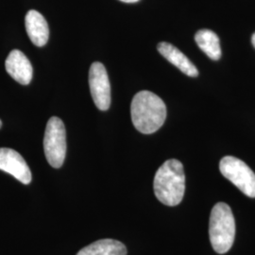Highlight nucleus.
Returning <instances> with one entry per match:
<instances>
[{
	"mask_svg": "<svg viewBox=\"0 0 255 255\" xmlns=\"http://www.w3.org/2000/svg\"><path fill=\"white\" fill-rule=\"evenodd\" d=\"M130 115L138 131L151 134L163 126L166 119V107L163 100L152 92L141 91L132 99Z\"/></svg>",
	"mask_w": 255,
	"mask_h": 255,
	"instance_id": "1",
	"label": "nucleus"
},
{
	"mask_svg": "<svg viewBox=\"0 0 255 255\" xmlns=\"http://www.w3.org/2000/svg\"><path fill=\"white\" fill-rule=\"evenodd\" d=\"M153 188L156 198L164 205L180 204L185 191V175L182 163L176 159L165 161L155 174Z\"/></svg>",
	"mask_w": 255,
	"mask_h": 255,
	"instance_id": "2",
	"label": "nucleus"
},
{
	"mask_svg": "<svg viewBox=\"0 0 255 255\" xmlns=\"http://www.w3.org/2000/svg\"><path fill=\"white\" fill-rule=\"evenodd\" d=\"M210 241L215 252L224 255L233 246L236 237V222L228 204L218 202L211 212Z\"/></svg>",
	"mask_w": 255,
	"mask_h": 255,
	"instance_id": "3",
	"label": "nucleus"
},
{
	"mask_svg": "<svg viewBox=\"0 0 255 255\" xmlns=\"http://www.w3.org/2000/svg\"><path fill=\"white\" fill-rule=\"evenodd\" d=\"M44 150L48 164L60 168L66 155V132L62 119L53 117L46 124L44 137Z\"/></svg>",
	"mask_w": 255,
	"mask_h": 255,
	"instance_id": "4",
	"label": "nucleus"
},
{
	"mask_svg": "<svg viewBox=\"0 0 255 255\" xmlns=\"http://www.w3.org/2000/svg\"><path fill=\"white\" fill-rule=\"evenodd\" d=\"M221 174L250 198H255V174L240 159L226 156L219 164Z\"/></svg>",
	"mask_w": 255,
	"mask_h": 255,
	"instance_id": "5",
	"label": "nucleus"
},
{
	"mask_svg": "<svg viewBox=\"0 0 255 255\" xmlns=\"http://www.w3.org/2000/svg\"><path fill=\"white\" fill-rule=\"evenodd\" d=\"M89 86L94 103L101 111L111 105V85L106 68L101 63L92 64L89 70Z\"/></svg>",
	"mask_w": 255,
	"mask_h": 255,
	"instance_id": "6",
	"label": "nucleus"
},
{
	"mask_svg": "<svg viewBox=\"0 0 255 255\" xmlns=\"http://www.w3.org/2000/svg\"><path fill=\"white\" fill-rule=\"evenodd\" d=\"M0 170L10 174L23 184L31 182V171L28 165L14 149L0 147Z\"/></svg>",
	"mask_w": 255,
	"mask_h": 255,
	"instance_id": "7",
	"label": "nucleus"
},
{
	"mask_svg": "<svg viewBox=\"0 0 255 255\" xmlns=\"http://www.w3.org/2000/svg\"><path fill=\"white\" fill-rule=\"evenodd\" d=\"M5 68L9 76L22 85H27L32 80V65L27 56L18 49L9 52L5 62Z\"/></svg>",
	"mask_w": 255,
	"mask_h": 255,
	"instance_id": "8",
	"label": "nucleus"
},
{
	"mask_svg": "<svg viewBox=\"0 0 255 255\" xmlns=\"http://www.w3.org/2000/svg\"><path fill=\"white\" fill-rule=\"evenodd\" d=\"M25 25L32 44L36 46H45L49 38V27L45 17L35 9H30L26 15Z\"/></svg>",
	"mask_w": 255,
	"mask_h": 255,
	"instance_id": "9",
	"label": "nucleus"
},
{
	"mask_svg": "<svg viewBox=\"0 0 255 255\" xmlns=\"http://www.w3.org/2000/svg\"><path fill=\"white\" fill-rule=\"evenodd\" d=\"M157 48L160 54L164 57L169 63L179 68L182 73L193 78L198 77L199 71L195 64L176 46L166 42H162L158 45Z\"/></svg>",
	"mask_w": 255,
	"mask_h": 255,
	"instance_id": "10",
	"label": "nucleus"
},
{
	"mask_svg": "<svg viewBox=\"0 0 255 255\" xmlns=\"http://www.w3.org/2000/svg\"><path fill=\"white\" fill-rule=\"evenodd\" d=\"M77 255H127V248L115 239H101L84 247Z\"/></svg>",
	"mask_w": 255,
	"mask_h": 255,
	"instance_id": "11",
	"label": "nucleus"
},
{
	"mask_svg": "<svg viewBox=\"0 0 255 255\" xmlns=\"http://www.w3.org/2000/svg\"><path fill=\"white\" fill-rule=\"evenodd\" d=\"M195 41L201 50L214 61L221 57V48L218 35L210 29H201L195 35Z\"/></svg>",
	"mask_w": 255,
	"mask_h": 255,
	"instance_id": "12",
	"label": "nucleus"
},
{
	"mask_svg": "<svg viewBox=\"0 0 255 255\" xmlns=\"http://www.w3.org/2000/svg\"><path fill=\"white\" fill-rule=\"evenodd\" d=\"M120 1L125 2V3H135V2H138L139 0H120Z\"/></svg>",
	"mask_w": 255,
	"mask_h": 255,
	"instance_id": "13",
	"label": "nucleus"
},
{
	"mask_svg": "<svg viewBox=\"0 0 255 255\" xmlns=\"http://www.w3.org/2000/svg\"><path fill=\"white\" fill-rule=\"evenodd\" d=\"M252 43H253V45L255 47V33H254V35L252 37Z\"/></svg>",
	"mask_w": 255,
	"mask_h": 255,
	"instance_id": "14",
	"label": "nucleus"
},
{
	"mask_svg": "<svg viewBox=\"0 0 255 255\" xmlns=\"http://www.w3.org/2000/svg\"><path fill=\"white\" fill-rule=\"evenodd\" d=\"M2 127V122H1V120H0V128Z\"/></svg>",
	"mask_w": 255,
	"mask_h": 255,
	"instance_id": "15",
	"label": "nucleus"
}]
</instances>
